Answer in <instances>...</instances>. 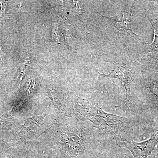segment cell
Returning <instances> with one entry per match:
<instances>
[{
	"label": "cell",
	"mask_w": 158,
	"mask_h": 158,
	"mask_svg": "<svg viewBox=\"0 0 158 158\" xmlns=\"http://www.w3.org/2000/svg\"><path fill=\"white\" fill-rule=\"evenodd\" d=\"M104 158H110L109 157H108L106 156H105L104 157ZM131 158L129 156H128L126 154L125 155L124 158Z\"/></svg>",
	"instance_id": "10"
},
{
	"label": "cell",
	"mask_w": 158,
	"mask_h": 158,
	"mask_svg": "<svg viewBox=\"0 0 158 158\" xmlns=\"http://www.w3.org/2000/svg\"><path fill=\"white\" fill-rule=\"evenodd\" d=\"M44 116H35L26 119L23 126V130L27 131H32L37 129L43 124Z\"/></svg>",
	"instance_id": "6"
},
{
	"label": "cell",
	"mask_w": 158,
	"mask_h": 158,
	"mask_svg": "<svg viewBox=\"0 0 158 158\" xmlns=\"http://www.w3.org/2000/svg\"><path fill=\"white\" fill-rule=\"evenodd\" d=\"M60 141L69 158H84V145L81 139L76 134L68 132L62 133Z\"/></svg>",
	"instance_id": "3"
},
{
	"label": "cell",
	"mask_w": 158,
	"mask_h": 158,
	"mask_svg": "<svg viewBox=\"0 0 158 158\" xmlns=\"http://www.w3.org/2000/svg\"><path fill=\"white\" fill-rule=\"evenodd\" d=\"M158 143V134L141 142H136L132 139L122 142L120 145L127 148L132 154L134 158H147L155 148Z\"/></svg>",
	"instance_id": "2"
},
{
	"label": "cell",
	"mask_w": 158,
	"mask_h": 158,
	"mask_svg": "<svg viewBox=\"0 0 158 158\" xmlns=\"http://www.w3.org/2000/svg\"><path fill=\"white\" fill-rule=\"evenodd\" d=\"M152 91L156 94H158V83L154 84L152 88Z\"/></svg>",
	"instance_id": "9"
},
{
	"label": "cell",
	"mask_w": 158,
	"mask_h": 158,
	"mask_svg": "<svg viewBox=\"0 0 158 158\" xmlns=\"http://www.w3.org/2000/svg\"><path fill=\"white\" fill-rule=\"evenodd\" d=\"M148 18L154 30V36L152 42L144 51V53L145 54L158 50V20L152 19L148 16Z\"/></svg>",
	"instance_id": "7"
},
{
	"label": "cell",
	"mask_w": 158,
	"mask_h": 158,
	"mask_svg": "<svg viewBox=\"0 0 158 158\" xmlns=\"http://www.w3.org/2000/svg\"><path fill=\"white\" fill-rule=\"evenodd\" d=\"M73 98L77 111L102 132L116 134L123 131L128 127L130 120L127 118L106 113L78 97L75 96Z\"/></svg>",
	"instance_id": "1"
},
{
	"label": "cell",
	"mask_w": 158,
	"mask_h": 158,
	"mask_svg": "<svg viewBox=\"0 0 158 158\" xmlns=\"http://www.w3.org/2000/svg\"><path fill=\"white\" fill-rule=\"evenodd\" d=\"M12 122V117L10 113H5L0 116V132L7 129Z\"/></svg>",
	"instance_id": "8"
},
{
	"label": "cell",
	"mask_w": 158,
	"mask_h": 158,
	"mask_svg": "<svg viewBox=\"0 0 158 158\" xmlns=\"http://www.w3.org/2000/svg\"><path fill=\"white\" fill-rule=\"evenodd\" d=\"M97 12L103 17L107 19L112 25L117 30L122 31H127L133 35L137 36L132 29V15L130 11H124L120 14L113 17L104 16L100 12Z\"/></svg>",
	"instance_id": "5"
},
{
	"label": "cell",
	"mask_w": 158,
	"mask_h": 158,
	"mask_svg": "<svg viewBox=\"0 0 158 158\" xmlns=\"http://www.w3.org/2000/svg\"><path fill=\"white\" fill-rule=\"evenodd\" d=\"M99 73L102 77L112 78H116L120 80L124 85L126 90L125 103L126 105H127L131 102V86L132 83V77L131 72L127 68L119 65V66H116L109 74L106 75L104 74Z\"/></svg>",
	"instance_id": "4"
}]
</instances>
